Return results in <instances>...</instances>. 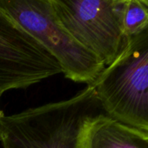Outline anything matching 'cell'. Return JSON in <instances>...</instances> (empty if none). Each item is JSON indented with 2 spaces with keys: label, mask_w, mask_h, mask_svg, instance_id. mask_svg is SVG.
I'll list each match as a JSON object with an SVG mask.
<instances>
[{
  "label": "cell",
  "mask_w": 148,
  "mask_h": 148,
  "mask_svg": "<svg viewBox=\"0 0 148 148\" xmlns=\"http://www.w3.org/2000/svg\"><path fill=\"white\" fill-rule=\"evenodd\" d=\"M142 1H143V3L148 7V0H142Z\"/></svg>",
  "instance_id": "9c48e42d"
},
{
  "label": "cell",
  "mask_w": 148,
  "mask_h": 148,
  "mask_svg": "<svg viewBox=\"0 0 148 148\" xmlns=\"http://www.w3.org/2000/svg\"><path fill=\"white\" fill-rule=\"evenodd\" d=\"M60 73L54 57L0 7V101L7 91L26 88Z\"/></svg>",
  "instance_id": "5b68a950"
},
{
  "label": "cell",
  "mask_w": 148,
  "mask_h": 148,
  "mask_svg": "<svg viewBox=\"0 0 148 148\" xmlns=\"http://www.w3.org/2000/svg\"><path fill=\"white\" fill-rule=\"evenodd\" d=\"M120 17L125 38L130 37L148 24V7L142 0H122Z\"/></svg>",
  "instance_id": "52a82bcc"
},
{
  "label": "cell",
  "mask_w": 148,
  "mask_h": 148,
  "mask_svg": "<svg viewBox=\"0 0 148 148\" xmlns=\"http://www.w3.org/2000/svg\"><path fill=\"white\" fill-rule=\"evenodd\" d=\"M90 86L106 115L148 133V24Z\"/></svg>",
  "instance_id": "7a4b0ae2"
},
{
  "label": "cell",
  "mask_w": 148,
  "mask_h": 148,
  "mask_svg": "<svg viewBox=\"0 0 148 148\" xmlns=\"http://www.w3.org/2000/svg\"><path fill=\"white\" fill-rule=\"evenodd\" d=\"M62 26L105 66L125 43L120 11L122 0H50Z\"/></svg>",
  "instance_id": "277c9868"
},
{
  "label": "cell",
  "mask_w": 148,
  "mask_h": 148,
  "mask_svg": "<svg viewBox=\"0 0 148 148\" xmlns=\"http://www.w3.org/2000/svg\"><path fill=\"white\" fill-rule=\"evenodd\" d=\"M3 115H4V114H3V113L2 112V110H1V108H0V119H1V118H2V117L3 116Z\"/></svg>",
  "instance_id": "ba28073f"
},
{
  "label": "cell",
  "mask_w": 148,
  "mask_h": 148,
  "mask_svg": "<svg viewBox=\"0 0 148 148\" xmlns=\"http://www.w3.org/2000/svg\"><path fill=\"white\" fill-rule=\"evenodd\" d=\"M99 107L90 85L74 96L0 119L3 148H77L84 122Z\"/></svg>",
  "instance_id": "6da1fadb"
},
{
  "label": "cell",
  "mask_w": 148,
  "mask_h": 148,
  "mask_svg": "<svg viewBox=\"0 0 148 148\" xmlns=\"http://www.w3.org/2000/svg\"><path fill=\"white\" fill-rule=\"evenodd\" d=\"M0 7L54 57L67 79L90 85L106 68L62 26L50 0H0Z\"/></svg>",
  "instance_id": "3957f363"
},
{
  "label": "cell",
  "mask_w": 148,
  "mask_h": 148,
  "mask_svg": "<svg viewBox=\"0 0 148 148\" xmlns=\"http://www.w3.org/2000/svg\"><path fill=\"white\" fill-rule=\"evenodd\" d=\"M77 148H148V133L98 113L84 122Z\"/></svg>",
  "instance_id": "8992f818"
}]
</instances>
